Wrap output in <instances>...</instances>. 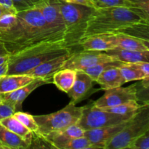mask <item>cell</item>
I'll list each match as a JSON object with an SVG mask.
<instances>
[{"label": "cell", "instance_id": "obj_1", "mask_svg": "<svg viewBox=\"0 0 149 149\" xmlns=\"http://www.w3.org/2000/svg\"><path fill=\"white\" fill-rule=\"evenodd\" d=\"M16 15L15 23L0 33V42L10 55L43 42L64 40L49 27L36 7L17 12Z\"/></svg>", "mask_w": 149, "mask_h": 149}, {"label": "cell", "instance_id": "obj_2", "mask_svg": "<svg viewBox=\"0 0 149 149\" xmlns=\"http://www.w3.org/2000/svg\"><path fill=\"white\" fill-rule=\"evenodd\" d=\"M64 40L38 44L10 55L7 74H26L42 63L55 57L71 53Z\"/></svg>", "mask_w": 149, "mask_h": 149}, {"label": "cell", "instance_id": "obj_3", "mask_svg": "<svg viewBox=\"0 0 149 149\" xmlns=\"http://www.w3.org/2000/svg\"><path fill=\"white\" fill-rule=\"evenodd\" d=\"M141 20L142 17L130 7H111L95 9L87 20L85 33L82 39L94 35L115 33L118 30Z\"/></svg>", "mask_w": 149, "mask_h": 149}, {"label": "cell", "instance_id": "obj_4", "mask_svg": "<svg viewBox=\"0 0 149 149\" xmlns=\"http://www.w3.org/2000/svg\"><path fill=\"white\" fill-rule=\"evenodd\" d=\"M60 11L65 26L64 42L68 47L79 45L87 28V20L95 8L58 0Z\"/></svg>", "mask_w": 149, "mask_h": 149}, {"label": "cell", "instance_id": "obj_5", "mask_svg": "<svg viewBox=\"0 0 149 149\" xmlns=\"http://www.w3.org/2000/svg\"><path fill=\"white\" fill-rule=\"evenodd\" d=\"M149 129V105L142 106L125 124V126L106 149L131 148L134 143Z\"/></svg>", "mask_w": 149, "mask_h": 149}, {"label": "cell", "instance_id": "obj_6", "mask_svg": "<svg viewBox=\"0 0 149 149\" xmlns=\"http://www.w3.org/2000/svg\"><path fill=\"white\" fill-rule=\"evenodd\" d=\"M82 107H77L72 101L61 110L49 114L33 116L39 129L35 133L45 135L78 123L82 114Z\"/></svg>", "mask_w": 149, "mask_h": 149}, {"label": "cell", "instance_id": "obj_7", "mask_svg": "<svg viewBox=\"0 0 149 149\" xmlns=\"http://www.w3.org/2000/svg\"><path fill=\"white\" fill-rule=\"evenodd\" d=\"M134 115H119L98 109L93 103L84 106L78 125L84 130L119 125L129 120Z\"/></svg>", "mask_w": 149, "mask_h": 149}, {"label": "cell", "instance_id": "obj_8", "mask_svg": "<svg viewBox=\"0 0 149 149\" xmlns=\"http://www.w3.org/2000/svg\"><path fill=\"white\" fill-rule=\"evenodd\" d=\"M130 100H137L135 84L128 87H124L119 86L106 90L104 94L93 103L95 107L104 109L113 107Z\"/></svg>", "mask_w": 149, "mask_h": 149}, {"label": "cell", "instance_id": "obj_9", "mask_svg": "<svg viewBox=\"0 0 149 149\" xmlns=\"http://www.w3.org/2000/svg\"><path fill=\"white\" fill-rule=\"evenodd\" d=\"M116 60L105 52L82 50L72 52L64 63L63 68H69L74 71H83L99 63Z\"/></svg>", "mask_w": 149, "mask_h": 149}, {"label": "cell", "instance_id": "obj_10", "mask_svg": "<svg viewBox=\"0 0 149 149\" xmlns=\"http://www.w3.org/2000/svg\"><path fill=\"white\" fill-rule=\"evenodd\" d=\"M35 7L41 12L49 27L64 38L65 26L63 17L60 11L58 0H43Z\"/></svg>", "mask_w": 149, "mask_h": 149}, {"label": "cell", "instance_id": "obj_11", "mask_svg": "<svg viewBox=\"0 0 149 149\" xmlns=\"http://www.w3.org/2000/svg\"><path fill=\"white\" fill-rule=\"evenodd\" d=\"M127 122L119 125L85 130L84 137L90 141V142L95 147V149H106V146L119 132H121L125 126Z\"/></svg>", "mask_w": 149, "mask_h": 149}, {"label": "cell", "instance_id": "obj_12", "mask_svg": "<svg viewBox=\"0 0 149 149\" xmlns=\"http://www.w3.org/2000/svg\"><path fill=\"white\" fill-rule=\"evenodd\" d=\"M93 80L88 74L82 71H77L74 84L67 93L74 104L84 100L93 93Z\"/></svg>", "mask_w": 149, "mask_h": 149}, {"label": "cell", "instance_id": "obj_13", "mask_svg": "<svg viewBox=\"0 0 149 149\" xmlns=\"http://www.w3.org/2000/svg\"><path fill=\"white\" fill-rule=\"evenodd\" d=\"M72 53L65 54V55H60L52 58L47 61L42 63L40 65H37L33 69L28 71L26 74L33 77V78H41L43 79H50L52 76L58 71L62 69L64 63L68 59L70 55Z\"/></svg>", "mask_w": 149, "mask_h": 149}, {"label": "cell", "instance_id": "obj_14", "mask_svg": "<svg viewBox=\"0 0 149 149\" xmlns=\"http://www.w3.org/2000/svg\"><path fill=\"white\" fill-rule=\"evenodd\" d=\"M83 50L106 52L116 49L114 33H103L94 35L82 39L79 43Z\"/></svg>", "mask_w": 149, "mask_h": 149}, {"label": "cell", "instance_id": "obj_15", "mask_svg": "<svg viewBox=\"0 0 149 149\" xmlns=\"http://www.w3.org/2000/svg\"><path fill=\"white\" fill-rule=\"evenodd\" d=\"M84 132L85 130L83 128H81L78 124H75L63 129L51 132L43 136L49 141L55 148L61 149L62 146L67 141L84 137Z\"/></svg>", "mask_w": 149, "mask_h": 149}, {"label": "cell", "instance_id": "obj_16", "mask_svg": "<svg viewBox=\"0 0 149 149\" xmlns=\"http://www.w3.org/2000/svg\"><path fill=\"white\" fill-rule=\"evenodd\" d=\"M52 82L50 79H43L41 78H34V79L29 84L10 93H3L4 100L12 103L16 106V109L20 108L26 97L36 89L44 84Z\"/></svg>", "mask_w": 149, "mask_h": 149}, {"label": "cell", "instance_id": "obj_17", "mask_svg": "<svg viewBox=\"0 0 149 149\" xmlns=\"http://www.w3.org/2000/svg\"><path fill=\"white\" fill-rule=\"evenodd\" d=\"M34 79L27 74H5L0 77V93L15 91Z\"/></svg>", "mask_w": 149, "mask_h": 149}, {"label": "cell", "instance_id": "obj_18", "mask_svg": "<svg viewBox=\"0 0 149 149\" xmlns=\"http://www.w3.org/2000/svg\"><path fill=\"white\" fill-rule=\"evenodd\" d=\"M105 52L114 59L122 62L149 63V49L130 51L113 49L107 50Z\"/></svg>", "mask_w": 149, "mask_h": 149}, {"label": "cell", "instance_id": "obj_19", "mask_svg": "<svg viewBox=\"0 0 149 149\" xmlns=\"http://www.w3.org/2000/svg\"><path fill=\"white\" fill-rule=\"evenodd\" d=\"M30 144L0 123V149H28Z\"/></svg>", "mask_w": 149, "mask_h": 149}, {"label": "cell", "instance_id": "obj_20", "mask_svg": "<svg viewBox=\"0 0 149 149\" xmlns=\"http://www.w3.org/2000/svg\"><path fill=\"white\" fill-rule=\"evenodd\" d=\"M96 82L100 84L101 90H104L119 87L126 83L119 67H112L105 70L100 74Z\"/></svg>", "mask_w": 149, "mask_h": 149}, {"label": "cell", "instance_id": "obj_21", "mask_svg": "<svg viewBox=\"0 0 149 149\" xmlns=\"http://www.w3.org/2000/svg\"><path fill=\"white\" fill-rule=\"evenodd\" d=\"M77 71L62 68L52 76V83L61 91L67 93L74 84Z\"/></svg>", "mask_w": 149, "mask_h": 149}, {"label": "cell", "instance_id": "obj_22", "mask_svg": "<svg viewBox=\"0 0 149 149\" xmlns=\"http://www.w3.org/2000/svg\"><path fill=\"white\" fill-rule=\"evenodd\" d=\"M116 33H122L138 39L149 41V18L142 19L140 22L118 30Z\"/></svg>", "mask_w": 149, "mask_h": 149}, {"label": "cell", "instance_id": "obj_23", "mask_svg": "<svg viewBox=\"0 0 149 149\" xmlns=\"http://www.w3.org/2000/svg\"><path fill=\"white\" fill-rule=\"evenodd\" d=\"M114 34L116 39V49L130 51L148 49L141 39L122 33H116Z\"/></svg>", "mask_w": 149, "mask_h": 149}, {"label": "cell", "instance_id": "obj_24", "mask_svg": "<svg viewBox=\"0 0 149 149\" xmlns=\"http://www.w3.org/2000/svg\"><path fill=\"white\" fill-rule=\"evenodd\" d=\"M0 123L5 127L7 129L13 132V133L16 134L22 139L28 141V142H31L32 137H33V132H31L28 128H26L20 121L17 120L14 116H9L6 119H2L0 122Z\"/></svg>", "mask_w": 149, "mask_h": 149}, {"label": "cell", "instance_id": "obj_25", "mask_svg": "<svg viewBox=\"0 0 149 149\" xmlns=\"http://www.w3.org/2000/svg\"><path fill=\"white\" fill-rule=\"evenodd\" d=\"M119 68L126 83L132 81H141L146 79L145 74L135 63L123 62Z\"/></svg>", "mask_w": 149, "mask_h": 149}, {"label": "cell", "instance_id": "obj_26", "mask_svg": "<svg viewBox=\"0 0 149 149\" xmlns=\"http://www.w3.org/2000/svg\"><path fill=\"white\" fill-rule=\"evenodd\" d=\"M122 63H123L122 61H118V60H112V61H105V62L99 63L92 65V66L83 70L82 71L88 74L93 81H96V80L98 78L100 74L103 71H104L105 70L112 68V67H119Z\"/></svg>", "mask_w": 149, "mask_h": 149}, {"label": "cell", "instance_id": "obj_27", "mask_svg": "<svg viewBox=\"0 0 149 149\" xmlns=\"http://www.w3.org/2000/svg\"><path fill=\"white\" fill-rule=\"evenodd\" d=\"M141 105L137 100H130L113 107L107 108L103 110L119 115H134L141 107Z\"/></svg>", "mask_w": 149, "mask_h": 149}, {"label": "cell", "instance_id": "obj_28", "mask_svg": "<svg viewBox=\"0 0 149 149\" xmlns=\"http://www.w3.org/2000/svg\"><path fill=\"white\" fill-rule=\"evenodd\" d=\"M136 87L137 101L141 106L149 105V79H144L138 84Z\"/></svg>", "mask_w": 149, "mask_h": 149}, {"label": "cell", "instance_id": "obj_29", "mask_svg": "<svg viewBox=\"0 0 149 149\" xmlns=\"http://www.w3.org/2000/svg\"><path fill=\"white\" fill-rule=\"evenodd\" d=\"M95 149L93 144L86 137L74 138L67 141L61 147V149Z\"/></svg>", "mask_w": 149, "mask_h": 149}, {"label": "cell", "instance_id": "obj_30", "mask_svg": "<svg viewBox=\"0 0 149 149\" xmlns=\"http://www.w3.org/2000/svg\"><path fill=\"white\" fill-rule=\"evenodd\" d=\"M13 116L18 121H20L26 128L32 132H37L39 127L35 121L33 116L29 113L22 111H16Z\"/></svg>", "mask_w": 149, "mask_h": 149}, {"label": "cell", "instance_id": "obj_31", "mask_svg": "<svg viewBox=\"0 0 149 149\" xmlns=\"http://www.w3.org/2000/svg\"><path fill=\"white\" fill-rule=\"evenodd\" d=\"M130 2V8L138 15L142 19L149 18V0H128Z\"/></svg>", "mask_w": 149, "mask_h": 149}, {"label": "cell", "instance_id": "obj_32", "mask_svg": "<svg viewBox=\"0 0 149 149\" xmlns=\"http://www.w3.org/2000/svg\"><path fill=\"white\" fill-rule=\"evenodd\" d=\"M95 9L106 8L111 7H130L128 0H91Z\"/></svg>", "mask_w": 149, "mask_h": 149}, {"label": "cell", "instance_id": "obj_33", "mask_svg": "<svg viewBox=\"0 0 149 149\" xmlns=\"http://www.w3.org/2000/svg\"><path fill=\"white\" fill-rule=\"evenodd\" d=\"M29 148H55V147L43 135L33 132L31 142Z\"/></svg>", "mask_w": 149, "mask_h": 149}, {"label": "cell", "instance_id": "obj_34", "mask_svg": "<svg viewBox=\"0 0 149 149\" xmlns=\"http://www.w3.org/2000/svg\"><path fill=\"white\" fill-rule=\"evenodd\" d=\"M16 106L12 103L4 100L0 103V122L11 116L16 112Z\"/></svg>", "mask_w": 149, "mask_h": 149}, {"label": "cell", "instance_id": "obj_35", "mask_svg": "<svg viewBox=\"0 0 149 149\" xmlns=\"http://www.w3.org/2000/svg\"><path fill=\"white\" fill-rule=\"evenodd\" d=\"M43 0H13L15 8L17 12L33 8Z\"/></svg>", "mask_w": 149, "mask_h": 149}, {"label": "cell", "instance_id": "obj_36", "mask_svg": "<svg viewBox=\"0 0 149 149\" xmlns=\"http://www.w3.org/2000/svg\"><path fill=\"white\" fill-rule=\"evenodd\" d=\"M131 149H149V129L134 143Z\"/></svg>", "mask_w": 149, "mask_h": 149}, {"label": "cell", "instance_id": "obj_37", "mask_svg": "<svg viewBox=\"0 0 149 149\" xmlns=\"http://www.w3.org/2000/svg\"><path fill=\"white\" fill-rule=\"evenodd\" d=\"M61 1H64V2L71 3V4H81V5H85L87 7H93L95 9L93 1L91 0H61Z\"/></svg>", "mask_w": 149, "mask_h": 149}, {"label": "cell", "instance_id": "obj_38", "mask_svg": "<svg viewBox=\"0 0 149 149\" xmlns=\"http://www.w3.org/2000/svg\"><path fill=\"white\" fill-rule=\"evenodd\" d=\"M135 63L145 74L146 79H149V63Z\"/></svg>", "mask_w": 149, "mask_h": 149}, {"label": "cell", "instance_id": "obj_39", "mask_svg": "<svg viewBox=\"0 0 149 149\" xmlns=\"http://www.w3.org/2000/svg\"><path fill=\"white\" fill-rule=\"evenodd\" d=\"M0 4L1 6H3L4 7H5V8L13 10H16V9L14 7L13 0H0Z\"/></svg>", "mask_w": 149, "mask_h": 149}, {"label": "cell", "instance_id": "obj_40", "mask_svg": "<svg viewBox=\"0 0 149 149\" xmlns=\"http://www.w3.org/2000/svg\"><path fill=\"white\" fill-rule=\"evenodd\" d=\"M17 13V10H10V9H7L4 7L3 6H1L0 4V18L2 17L3 15L6 14H16Z\"/></svg>", "mask_w": 149, "mask_h": 149}, {"label": "cell", "instance_id": "obj_41", "mask_svg": "<svg viewBox=\"0 0 149 149\" xmlns=\"http://www.w3.org/2000/svg\"><path fill=\"white\" fill-rule=\"evenodd\" d=\"M7 70H8V61L0 65V77L7 74Z\"/></svg>", "mask_w": 149, "mask_h": 149}, {"label": "cell", "instance_id": "obj_42", "mask_svg": "<svg viewBox=\"0 0 149 149\" xmlns=\"http://www.w3.org/2000/svg\"><path fill=\"white\" fill-rule=\"evenodd\" d=\"M10 56V54H7V55H0V65L4 63L7 62V61H9Z\"/></svg>", "mask_w": 149, "mask_h": 149}, {"label": "cell", "instance_id": "obj_43", "mask_svg": "<svg viewBox=\"0 0 149 149\" xmlns=\"http://www.w3.org/2000/svg\"><path fill=\"white\" fill-rule=\"evenodd\" d=\"M9 54L7 52V51L6 50V49L4 48V45L0 42V55H7Z\"/></svg>", "mask_w": 149, "mask_h": 149}, {"label": "cell", "instance_id": "obj_44", "mask_svg": "<svg viewBox=\"0 0 149 149\" xmlns=\"http://www.w3.org/2000/svg\"><path fill=\"white\" fill-rule=\"evenodd\" d=\"M141 41H142L143 45L146 46V47L148 49H149V41H144V40H141Z\"/></svg>", "mask_w": 149, "mask_h": 149}, {"label": "cell", "instance_id": "obj_45", "mask_svg": "<svg viewBox=\"0 0 149 149\" xmlns=\"http://www.w3.org/2000/svg\"><path fill=\"white\" fill-rule=\"evenodd\" d=\"M4 101V97H3V93H0V103Z\"/></svg>", "mask_w": 149, "mask_h": 149}]
</instances>
